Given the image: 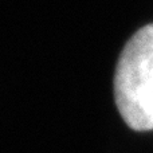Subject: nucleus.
<instances>
[{"label":"nucleus","instance_id":"obj_1","mask_svg":"<svg viewBox=\"0 0 153 153\" xmlns=\"http://www.w3.org/2000/svg\"><path fill=\"white\" fill-rule=\"evenodd\" d=\"M121 117L134 130H153V23L140 28L124 47L114 75Z\"/></svg>","mask_w":153,"mask_h":153}]
</instances>
